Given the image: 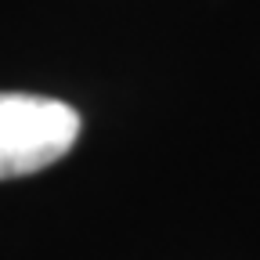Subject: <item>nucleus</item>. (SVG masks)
Segmentation results:
<instances>
[{
  "mask_svg": "<svg viewBox=\"0 0 260 260\" xmlns=\"http://www.w3.org/2000/svg\"><path fill=\"white\" fill-rule=\"evenodd\" d=\"M80 138V112L44 94L0 90V181L37 174Z\"/></svg>",
  "mask_w": 260,
  "mask_h": 260,
  "instance_id": "obj_1",
  "label": "nucleus"
}]
</instances>
